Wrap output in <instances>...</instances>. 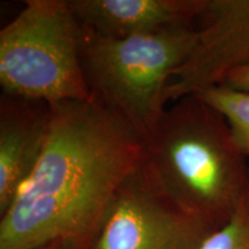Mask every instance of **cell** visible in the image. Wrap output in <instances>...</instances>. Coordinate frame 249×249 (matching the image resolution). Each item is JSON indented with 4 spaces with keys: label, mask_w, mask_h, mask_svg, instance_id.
Returning a JSON list of instances; mask_svg holds the SVG:
<instances>
[{
    "label": "cell",
    "mask_w": 249,
    "mask_h": 249,
    "mask_svg": "<svg viewBox=\"0 0 249 249\" xmlns=\"http://www.w3.org/2000/svg\"><path fill=\"white\" fill-rule=\"evenodd\" d=\"M57 249H77V248L74 247V246L70 244V242H60Z\"/></svg>",
    "instance_id": "cell-12"
},
{
    "label": "cell",
    "mask_w": 249,
    "mask_h": 249,
    "mask_svg": "<svg viewBox=\"0 0 249 249\" xmlns=\"http://www.w3.org/2000/svg\"><path fill=\"white\" fill-rule=\"evenodd\" d=\"M197 22L195 48L172 73L166 103L222 85L230 71L249 64V0H207Z\"/></svg>",
    "instance_id": "cell-6"
},
{
    "label": "cell",
    "mask_w": 249,
    "mask_h": 249,
    "mask_svg": "<svg viewBox=\"0 0 249 249\" xmlns=\"http://www.w3.org/2000/svg\"><path fill=\"white\" fill-rule=\"evenodd\" d=\"M207 0H68L77 22L110 38L195 24Z\"/></svg>",
    "instance_id": "cell-8"
},
{
    "label": "cell",
    "mask_w": 249,
    "mask_h": 249,
    "mask_svg": "<svg viewBox=\"0 0 249 249\" xmlns=\"http://www.w3.org/2000/svg\"><path fill=\"white\" fill-rule=\"evenodd\" d=\"M35 169L0 214V249L88 244L108 204L144 157L145 139L96 97L50 105Z\"/></svg>",
    "instance_id": "cell-1"
},
{
    "label": "cell",
    "mask_w": 249,
    "mask_h": 249,
    "mask_svg": "<svg viewBox=\"0 0 249 249\" xmlns=\"http://www.w3.org/2000/svg\"><path fill=\"white\" fill-rule=\"evenodd\" d=\"M196 96L225 118L238 148L249 157V93L219 85Z\"/></svg>",
    "instance_id": "cell-9"
},
{
    "label": "cell",
    "mask_w": 249,
    "mask_h": 249,
    "mask_svg": "<svg viewBox=\"0 0 249 249\" xmlns=\"http://www.w3.org/2000/svg\"><path fill=\"white\" fill-rule=\"evenodd\" d=\"M201 249H249V189L230 219L208 236Z\"/></svg>",
    "instance_id": "cell-10"
},
{
    "label": "cell",
    "mask_w": 249,
    "mask_h": 249,
    "mask_svg": "<svg viewBox=\"0 0 249 249\" xmlns=\"http://www.w3.org/2000/svg\"><path fill=\"white\" fill-rule=\"evenodd\" d=\"M225 118L196 95L167 107L145 139L143 166L189 213L224 225L249 189V164Z\"/></svg>",
    "instance_id": "cell-2"
},
{
    "label": "cell",
    "mask_w": 249,
    "mask_h": 249,
    "mask_svg": "<svg viewBox=\"0 0 249 249\" xmlns=\"http://www.w3.org/2000/svg\"><path fill=\"white\" fill-rule=\"evenodd\" d=\"M195 24L149 35L110 38L80 24V59L93 97L120 114L144 139L166 110L172 73L195 48Z\"/></svg>",
    "instance_id": "cell-3"
},
{
    "label": "cell",
    "mask_w": 249,
    "mask_h": 249,
    "mask_svg": "<svg viewBox=\"0 0 249 249\" xmlns=\"http://www.w3.org/2000/svg\"><path fill=\"white\" fill-rule=\"evenodd\" d=\"M51 107L2 92L0 98V214L35 169L48 136Z\"/></svg>",
    "instance_id": "cell-7"
},
{
    "label": "cell",
    "mask_w": 249,
    "mask_h": 249,
    "mask_svg": "<svg viewBox=\"0 0 249 249\" xmlns=\"http://www.w3.org/2000/svg\"><path fill=\"white\" fill-rule=\"evenodd\" d=\"M59 244H60V242H53V244L43 246V247H38V248H35V249H57Z\"/></svg>",
    "instance_id": "cell-13"
},
{
    "label": "cell",
    "mask_w": 249,
    "mask_h": 249,
    "mask_svg": "<svg viewBox=\"0 0 249 249\" xmlns=\"http://www.w3.org/2000/svg\"><path fill=\"white\" fill-rule=\"evenodd\" d=\"M2 92L49 105L91 98L68 0H28L0 31Z\"/></svg>",
    "instance_id": "cell-4"
},
{
    "label": "cell",
    "mask_w": 249,
    "mask_h": 249,
    "mask_svg": "<svg viewBox=\"0 0 249 249\" xmlns=\"http://www.w3.org/2000/svg\"><path fill=\"white\" fill-rule=\"evenodd\" d=\"M217 229L165 194L141 163L83 249H201Z\"/></svg>",
    "instance_id": "cell-5"
},
{
    "label": "cell",
    "mask_w": 249,
    "mask_h": 249,
    "mask_svg": "<svg viewBox=\"0 0 249 249\" xmlns=\"http://www.w3.org/2000/svg\"><path fill=\"white\" fill-rule=\"evenodd\" d=\"M222 85L249 93V64L230 71Z\"/></svg>",
    "instance_id": "cell-11"
}]
</instances>
